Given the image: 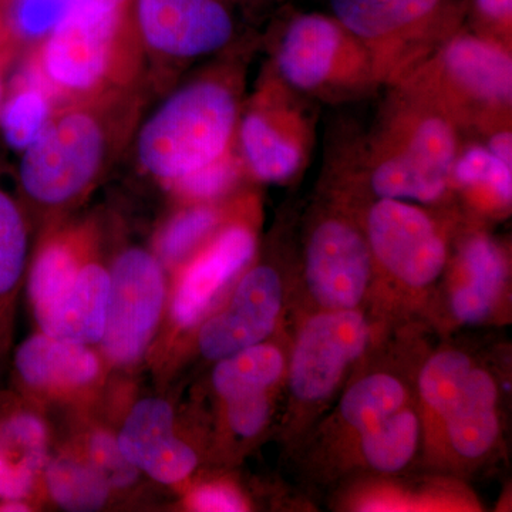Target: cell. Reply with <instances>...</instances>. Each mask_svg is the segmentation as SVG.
I'll use <instances>...</instances> for the list:
<instances>
[{
    "label": "cell",
    "instance_id": "obj_22",
    "mask_svg": "<svg viewBox=\"0 0 512 512\" xmlns=\"http://www.w3.org/2000/svg\"><path fill=\"white\" fill-rule=\"evenodd\" d=\"M241 141L252 171L261 180L284 181L302 163L301 148L261 114H248L242 121Z\"/></svg>",
    "mask_w": 512,
    "mask_h": 512
},
{
    "label": "cell",
    "instance_id": "obj_10",
    "mask_svg": "<svg viewBox=\"0 0 512 512\" xmlns=\"http://www.w3.org/2000/svg\"><path fill=\"white\" fill-rule=\"evenodd\" d=\"M119 12L72 9L47 39L43 70L70 90L94 86L107 69Z\"/></svg>",
    "mask_w": 512,
    "mask_h": 512
},
{
    "label": "cell",
    "instance_id": "obj_5",
    "mask_svg": "<svg viewBox=\"0 0 512 512\" xmlns=\"http://www.w3.org/2000/svg\"><path fill=\"white\" fill-rule=\"evenodd\" d=\"M370 330L353 309L315 316L303 326L291 363L292 392L303 402L325 399L365 352Z\"/></svg>",
    "mask_w": 512,
    "mask_h": 512
},
{
    "label": "cell",
    "instance_id": "obj_29",
    "mask_svg": "<svg viewBox=\"0 0 512 512\" xmlns=\"http://www.w3.org/2000/svg\"><path fill=\"white\" fill-rule=\"evenodd\" d=\"M454 178L467 187L488 188L501 201L512 198V165L505 164L487 147H471L454 161Z\"/></svg>",
    "mask_w": 512,
    "mask_h": 512
},
{
    "label": "cell",
    "instance_id": "obj_8",
    "mask_svg": "<svg viewBox=\"0 0 512 512\" xmlns=\"http://www.w3.org/2000/svg\"><path fill=\"white\" fill-rule=\"evenodd\" d=\"M282 306V284L269 266L251 269L239 282L224 311L202 325L198 346L210 360L264 342L276 325Z\"/></svg>",
    "mask_w": 512,
    "mask_h": 512
},
{
    "label": "cell",
    "instance_id": "obj_34",
    "mask_svg": "<svg viewBox=\"0 0 512 512\" xmlns=\"http://www.w3.org/2000/svg\"><path fill=\"white\" fill-rule=\"evenodd\" d=\"M237 177V164L228 157L198 168L192 173L170 181L185 197L208 200L228 190Z\"/></svg>",
    "mask_w": 512,
    "mask_h": 512
},
{
    "label": "cell",
    "instance_id": "obj_11",
    "mask_svg": "<svg viewBox=\"0 0 512 512\" xmlns=\"http://www.w3.org/2000/svg\"><path fill=\"white\" fill-rule=\"evenodd\" d=\"M255 238L249 229L231 227L185 269L171 313L178 326L190 328L207 311L221 289L251 261Z\"/></svg>",
    "mask_w": 512,
    "mask_h": 512
},
{
    "label": "cell",
    "instance_id": "obj_24",
    "mask_svg": "<svg viewBox=\"0 0 512 512\" xmlns=\"http://www.w3.org/2000/svg\"><path fill=\"white\" fill-rule=\"evenodd\" d=\"M45 480L50 497L63 510L97 511L109 498V484L89 461L59 457L45 467Z\"/></svg>",
    "mask_w": 512,
    "mask_h": 512
},
{
    "label": "cell",
    "instance_id": "obj_9",
    "mask_svg": "<svg viewBox=\"0 0 512 512\" xmlns=\"http://www.w3.org/2000/svg\"><path fill=\"white\" fill-rule=\"evenodd\" d=\"M137 15L148 45L165 55H207L232 36V20L217 0H138Z\"/></svg>",
    "mask_w": 512,
    "mask_h": 512
},
{
    "label": "cell",
    "instance_id": "obj_27",
    "mask_svg": "<svg viewBox=\"0 0 512 512\" xmlns=\"http://www.w3.org/2000/svg\"><path fill=\"white\" fill-rule=\"evenodd\" d=\"M49 113V101L43 90L35 84H26L0 111V127L6 143L15 150L25 151L49 126Z\"/></svg>",
    "mask_w": 512,
    "mask_h": 512
},
{
    "label": "cell",
    "instance_id": "obj_32",
    "mask_svg": "<svg viewBox=\"0 0 512 512\" xmlns=\"http://www.w3.org/2000/svg\"><path fill=\"white\" fill-rule=\"evenodd\" d=\"M72 8L73 0H15L13 25L20 35L42 37L52 33Z\"/></svg>",
    "mask_w": 512,
    "mask_h": 512
},
{
    "label": "cell",
    "instance_id": "obj_35",
    "mask_svg": "<svg viewBox=\"0 0 512 512\" xmlns=\"http://www.w3.org/2000/svg\"><path fill=\"white\" fill-rule=\"evenodd\" d=\"M271 413L268 394L266 392L245 394L227 400V416L229 427L238 436L254 437L264 429Z\"/></svg>",
    "mask_w": 512,
    "mask_h": 512
},
{
    "label": "cell",
    "instance_id": "obj_25",
    "mask_svg": "<svg viewBox=\"0 0 512 512\" xmlns=\"http://www.w3.org/2000/svg\"><path fill=\"white\" fill-rule=\"evenodd\" d=\"M406 390L396 377L377 373L360 380L340 403L343 419L360 434L375 429L402 409Z\"/></svg>",
    "mask_w": 512,
    "mask_h": 512
},
{
    "label": "cell",
    "instance_id": "obj_20",
    "mask_svg": "<svg viewBox=\"0 0 512 512\" xmlns=\"http://www.w3.org/2000/svg\"><path fill=\"white\" fill-rule=\"evenodd\" d=\"M175 439L173 407L163 399L148 397L140 400L128 413L117 437V444L124 457L138 471H143Z\"/></svg>",
    "mask_w": 512,
    "mask_h": 512
},
{
    "label": "cell",
    "instance_id": "obj_16",
    "mask_svg": "<svg viewBox=\"0 0 512 512\" xmlns=\"http://www.w3.org/2000/svg\"><path fill=\"white\" fill-rule=\"evenodd\" d=\"M110 272L99 264L82 265L76 281L39 328L46 335L79 345L100 343L109 309Z\"/></svg>",
    "mask_w": 512,
    "mask_h": 512
},
{
    "label": "cell",
    "instance_id": "obj_30",
    "mask_svg": "<svg viewBox=\"0 0 512 512\" xmlns=\"http://www.w3.org/2000/svg\"><path fill=\"white\" fill-rule=\"evenodd\" d=\"M217 222L218 214L210 207L180 212L161 234L158 242L161 259L170 265L177 264L210 234Z\"/></svg>",
    "mask_w": 512,
    "mask_h": 512
},
{
    "label": "cell",
    "instance_id": "obj_2",
    "mask_svg": "<svg viewBox=\"0 0 512 512\" xmlns=\"http://www.w3.org/2000/svg\"><path fill=\"white\" fill-rule=\"evenodd\" d=\"M104 138L99 124L83 113L47 126L20 163V183L42 204H62L84 190L99 170Z\"/></svg>",
    "mask_w": 512,
    "mask_h": 512
},
{
    "label": "cell",
    "instance_id": "obj_38",
    "mask_svg": "<svg viewBox=\"0 0 512 512\" xmlns=\"http://www.w3.org/2000/svg\"><path fill=\"white\" fill-rule=\"evenodd\" d=\"M478 10L493 22H507L511 19L512 0H477Z\"/></svg>",
    "mask_w": 512,
    "mask_h": 512
},
{
    "label": "cell",
    "instance_id": "obj_18",
    "mask_svg": "<svg viewBox=\"0 0 512 512\" xmlns=\"http://www.w3.org/2000/svg\"><path fill=\"white\" fill-rule=\"evenodd\" d=\"M439 5L440 0H332L339 25L373 45H389L416 33Z\"/></svg>",
    "mask_w": 512,
    "mask_h": 512
},
{
    "label": "cell",
    "instance_id": "obj_33",
    "mask_svg": "<svg viewBox=\"0 0 512 512\" xmlns=\"http://www.w3.org/2000/svg\"><path fill=\"white\" fill-rule=\"evenodd\" d=\"M89 461L110 488L133 484L138 468L121 453L117 439L104 431H97L89 440Z\"/></svg>",
    "mask_w": 512,
    "mask_h": 512
},
{
    "label": "cell",
    "instance_id": "obj_41",
    "mask_svg": "<svg viewBox=\"0 0 512 512\" xmlns=\"http://www.w3.org/2000/svg\"><path fill=\"white\" fill-rule=\"evenodd\" d=\"M0 511H29V505L25 501H0Z\"/></svg>",
    "mask_w": 512,
    "mask_h": 512
},
{
    "label": "cell",
    "instance_id": "obj_28",
    "mask_svg": "<svg viewBox=\"0 0 512 512\" xmlns=\"http://www.w3.org/2000/svg\"><path fill=\"white\" fill-rule=\"evenodd\" d=\"M473 365L466 353L446 350L431 357L420 373L421 397L441 417L450 409Z\"/></svg>",
    "mask_w": 512,
    "mask_h": 512
},
{
    "label": "cell",
    "instance_id": "obj_36",
    "mask_svg": "<svg viewBox=\"0 0 512 512\" xmlns=\"http://www.w3.org/2000/svg\"><path fill=\"white\" fill-rule=\"evenodd\" d=\"M198 464V457L183 440L175 439L164 453L144 467V473L161 484H177L185 480Z\"/></svg>",
    "mask_w": 512,
    "mask_h": 512
},
{
    "label": "cell",
    "instance_id": "obj_39",
    "mask_svg": "<svg viewBox=\"0 0 512 512\" xmlns=\"http://www.w3.org/2000/svg\"><path fill=\"white\" fill-rule=\"evenodd\" d=\"M488 150L494 154L498 160L505 164L512 165V136L511 131H498L488 141Z\"/></svg>",
    "mask_w": 512,
    "mask_h": 512
},
{
    "label": "cell",
    "instance_id": "obj_3",
    "mask_svg": "<svg viewBox=\"0 0 512 512\" xmlns=\"http://www.w3.org/2000/svg\"><path fill=\"white\" fill-rule=\"evenodd\" d=\"M110 272L106 329L99 345L114 365H130L153 339L165 302L163 268L143 249H127Z\"/></svg>",
    "mask_w": 512,
    "mask_h": 512
},
{
    "label": "cell",
    "instance_id": "obj_23",
    "mask_svg": "<svg viewBox=\"0 0 512 512\" xmlns=\"http://www.w3.org/2000/svg\"><path fill=\"white\" fill-rule=\"evenodd\" d=\"M82 265L72 245L64 241L52 242L37 254L28 284L37 325L45 322L60 299L72 288Z\"/></svg>",
    "mask_w": 512,
    "mask_h": 512
},
{
    "label": "cell",
    "instance_id": "obj_26",
    "mask_svg": "<svg viewBox=\"0 0 512 512\" xmlns=\"http://www.w3.org/2000/svg\"><path fill=\"white\" fill-rule=\"evenodd\" d=\"M419 417L412 410L396 412L375 429L360 434L369 466L382 473H397L409 464L419 443Z\"/></svg>",
    "mask_w": 512,
    "mask_h": 512
},
{
    "label": "cell",
    "instance_id": "obj_40",
    "mask_svg": "<svg viewBox=\"0 0 512 512\" xmlns=\"http://www.w3.org/2000/svg\"><path fill=\"white\" fill-rule=\"evenodd\" d=\"M126 0H73L72 9L94 10V12H119Z\"/></svg>",
    "mask_w": 512,
    "mask_h": 512
},
{
    "label": "cell",
    "instance_id": "obj_15",
    "mask_svg": "<svg viewBox=\"0 0 512 512\" xmlns=\"http://www.w3.org/2000/svg\"><path fill=\"white\" fill-rule=\"evenodd\" d=\"M49 434L29 410L0 416V501H25L45 471Z\"/></svg>",
    "mask_w": 512,
    "mask_h": 512
},
{
    "label": "cell",
    "instance_id": "obj_4",
    "mask_svg": "<svg viewBox=\"0 0 512 512\" xmlns=\"http://www.w3.org/2000/svg\"><path fill=\"white\" fill-rule=\"evenodd\" d=\"M367 237L380 264L413 288L436 281L446 265V244L429 215L402 200L380 198L373 205Z\"/></svg>",
    "mask_w": 512,
    "mask_h": 512
},
{
    "label": "cell",
    "instance_id": "obj_14",
    "mask_svg": "<svg viewBox=\"0 0 512 512\" xmlns=\"http://www.w3.org/2000/svg\"><path fill=\"white\" fill-rule=\"evenodd\" d=\"M448 84L481 106H510L511 56L494 43L473 36L451 40L440 59Z\"/></svg>",
    "mask_w": 512,
    "mask_h": 512
},
{
    "label": "cell",
    "instance_id": "obj_17",
    "mask_svg": "<svg viewBox=\"0 0 512 512\" xmlns=\"http://www.w3.org/2000/svg\"><path fill=\"white\" fill-rule=\"evenodd\" d=\"M497 386L483 369H471L444 414L451 446L464 458H480L498 437Z\"/></svg>",
    "mask_w": 512,
    "mask_h": 512
},
{
    "label": "cell",
    "instance_id": "obj_19",
    "mask_svg": "<svg viewBox=\"0 0 512 512\" xmlns=\"http://www.w3.org/2000/svg\"><path fill=\"white\" fill-rule=\"evenodd\" d=\"M28 232L16 202L0 190V355L8 349L13 303L25 274Z\"/></svg>",
    "mask_w": 512,
    "mask_h": 512
},
{
    "label": "cell",
    "instance_id": "obj_12",
    "mask_svg": "<svg viewBox=\"0 0 512 512\" xmlns=\"http://www.w3.org/2000/svg\"><path fill=\"white\" fill-rule=\"evenodd\" d=\"M346 56L348 40L342 26L320 15H306L286 30L278 64L286 82L313 92L336 79Z\"/></svg>",
    "mask_w": 512,
    "mask_h": 512
},
{
    "label": "cell",
    "instance_id": "obj_6",
    "mask_svg": "<svg viewBox=\"0 0 512 512\" xmlns=\"http://www.w3.org/2000/svg\"><path fill=\"white\" fill-rule=\"evenodd\" d=\"M457 138L443 117H426L410 133L403 150L373 170L372 190L379 198L433 202L446 191L456 161Z\"/></svg>",
    "mask_w": 512,
    "mask_h": 512
},
{
    "label": "cell",
    "instance_id": "obj_37",
    "mask_svg": "<svg viewBox=\"0 0 512 512\" xmlns=\"http://www.w3.org/2000/svg\"><path fill=\"white\" fill-rule=\"evenodd\" d=\"M192 510L201 512H239L247 510L241 495L224 484H207L197 488L190 497Z\"/></svg>",
    "mask_w": 512,
    "mask_h": 512
},
{
    "label": "cell",
    "instance_id": "obj_13",
    "mask_svg": "<svg viewBox=\"0 0 512 512\" xmlns=\"http://www.w3.org/2000/svg\"><path fill=\"white\" fill-rule=\"evenodd\" d=\"M15 369L33 392L70 393L96 382L101 365L89 346L40 332L20 343Z\"/></svg>",
    "mask_w": 512,
    "mask_h": 512
},
{
    "label": "cell",
    "instance_id": "obj_31",
    "mask_svg": "<svg viewBox=\"0 0 512 512\" xmlns=\"http://www.w3.org/2000/svg\"><path fill=\"white\" fill-rule=\"evenodd\" d=\"M463 262L470 276L466 286L495 303L507 281V262L501 249L487 237H474L464 247Z\"/></svg>",
    "mask_w": 512,
    "mask_h": 512
},
{
    "label": "cell",
    "instance_id": "obj_42",
    "mask_svg": "<svg viewBox=\"0 0 512 512\" xmlns=\"http://www.w3.org/2000/svg\"><path fill=\"white\" fill-rule=\"evenodd\" d=\"M0 103H2V82H0Z\"/></svg>",
    "mask_w": 512,
    "mask_h": 512
},
{
    "label": "cell",
    "instance_id": "obj_7",
    "mask_svg": "<svg viewBox=\"0 0 512 512\" xmlns=\"http://www.w3.org/2000/svg\"><path fill=\"white\" fill-rule=\"evenodd\" d=\"M372 274L369 244L355 228L330 220L313 232L306 254V281L313 298L330 311L355 309Z\"/></svg>",
    "mask_w": 512,
    "mask_h": 512
},
{
    "label": "cell",
    "instance_id": "obj_21",
    "mask_svg": "<svg viewBox=\"0 0 512 512\" xmlns=\"http://www.w3.org/2000/svg\"><path fill=\"white\" fill-rule=\"evenodd\" d=\"M284 370V356L275 346L256 343L218 360L212 384L227 402L245 394L268 392Z\"/></svg>",
    "mask_w": 512,
    "mask_h": 512
},
{
    "label": "cell",
    "instance_id": "obj_1",
    "mask_svg": "<svg viewBox=\"0 0 512 512\" xmlns=\"http://www.w3.org/2000/svg\"><path fill=\"white\" fill-rule=\"evenodd\" d=\"M237 119L227 87L201 82L174 94L138 137V158L168 183L225 156Z\"/></svg>",
    "mask_w": 512,
    "mask_h": 512
}]
</instances>
